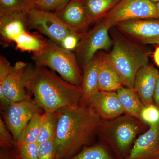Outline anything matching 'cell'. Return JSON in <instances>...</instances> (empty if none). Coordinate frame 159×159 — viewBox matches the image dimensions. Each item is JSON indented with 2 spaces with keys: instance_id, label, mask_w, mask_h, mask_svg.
Returning <instances> with one entry per match:
<instances>
[{
  "instance_id": "cell-1",
  "label": "cell",
  "mask_w": 159,
  "mask_h": 159,
  "mask_svg": "<svg viewBox=\"0 0 159 159\" xmlns=\"http://www.w3.org/2000/svg\"><path fill=\"white\" fill-rule=\"evenodd\" d=\"M56 111L58 123L54 141L59 159H68L92 145L102 120L92 108L81 103Z\"/></svg>"
},
{
  "instance_id": "cell-2",
  "label": "cell",
  "mask_w": 159,
  "mask_h": 159,
  "mask_svg": "<svg viewBox=\"0 0 159 159\" xmlns=\"http://www.w3.org/2000/svg\"><path fill=\"white\" fill-rule=\"evenodd\" d=\"M26 89L44 112L56 111L65 107H75L82 101L81 87L73 85L44 67L28 64Z\"/></svg>"
},
{
  "instance_id": "cell-3",
  "label": "cell",
  "mask_w": 159,
  "mask_h": 159,
  "mask_svg": "<svg viewBox=\"0 0 159 159\" xmlns=\"http://www.w3.org/2000/svg\"><path fill=\"white\" fill-rule=\"evenodd\" d=\"M145 125L140 119L123 114L114 119L102 120L97 135L109 145L118 158L125 159Z\"/></svg>"
},
{
  "instance_id": "cell-4",
  "label": "cell",
  "mask_w": 159,
  "mask_h": 159,
  "mask_svg": "<svg viewBox=\"0 0 159 159\" xmlns=\"http://www.w3.org/2000/svg\"><path fill=\"white\" fill-rule=\"evenodd\" d=\"M112 48L107 57L122 77L123 85L134 89L138 71L148 64L149 53L136 43L122 35L114 34Z\"/></svg>"
},
{
  "instance_id": "cell-5",
  "label": "cell",
  "mask_w": 159,
  "mask_h": 159,
  "mask_svg": "<svg viewBox=\"0 0 159 159\" xmlns=\"http://www.w3.org/2000/svg\"><path fill=\"white\" fill-rule=\"evenodd\" d=\"M31 58L36 65L48 68L71 84L81 87L82 71L73 51L47 39L43 49L33 53Z\"/></svg>"
},
{
  "instance_id": "cell-6",
  "label": "cell",
  "mask_w": 159,
  "mask_h": 159,
  "mask_svg": "<svg viewBox=\"0 0 159 159\" xmlns=\"http://www.w3.org/2000/svg\"><path fill=\"white\" fill-rule=\"evenodd\" d=\"M152 18H159L151 0H120L100 21L110 29L125 21Z\"/></svg>"
},
{
  "instance_id": "cell-7",
  "label": "cell",
  "mask_w": 159,
  "mask_h": 159,
  "mask_svg": "<svg viewBox=\"0 0 159 159\" xmlns=\"http://www.w3.org/2000/svg\"><path fill=\"white\" fill-rule=\"evenodd\" d=\"M29 29H34L61 46L65 38L76 32L66 25L55 13L32 7L27 13Z\"/></svg>"
},
{
  "instance_id": "cell-8",
  "label": "cell",
  "mask_w": 159,
  "mask_h": 159,
  "mask_svg": "<svg viewBox=\"0 0 159 159\" xmlns=\"http://www.w3.org/2000/svg\"><path fill=\"white\" fill-rule=\"evenodd\" d=\"M109 30L107 26L99 21L90 31L86 32L75 51L80 67L82 68L88 63L100 50L106 51L113 46Z\"/></svg>"
},
{
  "instance_id": "cell-9",
  "label": "cell",
  "mask_w": 159,
  "mask_h": 159,
  "mask_svg": "<svg viewBox=\"0 0 159 159\" xmlns=\"http://www.w3.org/2000/svg\"><path fill=\"white\" fill-rule=\"evenodd\" d=\"M43 111L31 97L11 105L1 108V115L11 133L16 146L18 140L29 120L34 114Z\"/></svg>"
},
{
  "instance_id": "cell-10",
  "label": "cell",
  "mask_w": 159,
  "mask_h": 159,
  "mask_svg": "<svg viewBox=\"0 0 159 159\" xmlns=\"http://www.w3.org/2000/svg\"><path fill=\"white\" fill-rule=\"evenodd\" d=\"M116 27L122 34L142 44L159 43V19L129 20Z\"/></svg>"
},
{
  "instance_id": "cell-11",
  "label": "cell",
  "mask_w": 159,
  "mask_h": 159,
  "mask_svg": "<svg viewBox=\"0 0 159 159\" xmlns=\"http://www.w3.org/2000/svg\"><path fill=\"white\" fill-rule=\"evenodd\" d=\"M28 64L23 61H17L12 66L10 74L0 83V89L11 102H18L30 97L26 90V70Z\"/></svg>"
},
{
  "instance_id": "cell-12",
  "label": "cell",
  "mask_w": 159,
  "mask_h": 159,
  "mask_svg": "<svg viewBox=\"0 0 159 159\" xmlns=\"http://www.w3.org/2000/svg\"><path fill=\"white\" fill-rule=\"evenodd\" d=\"M125 159H159V125L149 127L136 139Z\"/></svg>"
},
{
  "instance_id": "cell-13",
  "label": "cell",
  "mask_w": 159,
  "mask_h": 159,
  "mask_svg": "<svg viewBox=\"0 0 159 159\" xmlns=\"http://www.w3.org/2000/svg\"><path fill=\"white\" fill-rule=\"evenodd\" d=\"M16 10L0 14V33L5 44L14 42L29 29L28 10Z\"/></svg>"
},
{
  "instance_id": "cell-14",
  "label": "cell",
  "mask_w": 159,
  "mask_h": 159,
  "mask_svg": "<svg viewBox=\"0 0 159 159\" xmlns=\"http://www.w3.org/2000/svg\"><path fill=\"white\" fill-rule=\"evenodd\" d=\"M102 120L114 119L125 114L116 92L99 91L88 105Z\"/></svg>"
},
{
  "instance_id": "cell-15",
  "label": "cell",
  "mask_w": 159,
  "mask_h": 159,
  "mask_svg": "<svg viewBox=\"0 0 159 159\" xmlns=\"http://www.w3.org/2000/svg\"><path fill=\"white\" fill-rule=\"evenodd\" d=\"M55 13L66 25L76 32H85V29L92 24L86 12L84 0L70 1Z\"/></svg>"
},
{
  "instance_id": "cell-16",
  "label": "cell",
  "mask_w": 159,
  "mask_h": 159,
  "mask_svg": "<svg viewBox=\"0 0 159 159\" xmlns=\"http://www.w3.org/2000/svg\"><path fill=\"white\" fill-rule=\"evenodd\" d=\"M159 74L157 69L148 64L141 68L136 75L134 89L145 106L154 104V93Z\"/></svg>"
},
{
  "instance_id": "cell-17",
  "label": "cell",
  "mask_w": 159,
  "mask_h": 159,
  "mask_svg": "<svg viewBox=\"0 0 159 159\" xmlns=\"http://www.w3.org/2000/svg\"><path fill=\"white\" fill-rule=\"evenodd\" d=\"M100 56L97 52L93 58L82 67V83L81 87L83 92L81 103L88 105L92 97L99 92L98 77Z\"/></svg>"
},
{
  "instance_id": "cell-18",
  "label": "cell",
  "mask_w": 159,
  "mask_h": 159,
  "mask_svg": "<svg viewBox=\"0 0 159 159\" xmlns=\"http://www.w3.org/2000/svg\"><path fill=\"white\" fill-rule=\"evenodd\" d=\"M99 52L100 56L98 77L99 91L116 92L123 86L122 77L111 63L107 54Z\"/></svg>"
},
{
  "instance_id": "cell-19",
  "label": "cell",
  "mask_w": 159,
  "mask_h": 159,
  "mask_svg": "<svg viewBox=\"0 0 159 159\" xmlns=\"http://www.w3.org/2000/svg\"><path fill=\"white\" fill-rule=\"evenodd\" d=\"M116 92L125 114L141 120V112L145 105L134 89L122 86Z\"/></svg>"
},
{
  "instance_id": "cell-20",
  "label": "cell",
  "mask_w": 159,
  "mask_h": 159,
  "mask_svg": "<svg viewBox=\"0 0 159 159\" xmlns=\"http://www.w3.org/2000/svg\"><path fill=\"white\" fill-rule=\"evenodd\" d=\"M120 0H84L86 12L91 23L103 18Z\"/></svg>"
},
{
  "instance_id": "cell-21",
  "label": "cell",
  "mask_w": 159,
  "mask_h": 159,
  "mask_svg": "<svg viewBox=\"0 0 159 159\" xmlns=\"http://www.w3.org/2000/svg\"><path fill=\"white\" fill-rule=\"evenodd\" d=\"M47 40L38 33H30L28 31L20 35L14 43L16 50L35 53L43 49Z\"/></svg>"
},
{
  "instance_id": "cell-22",
  "label": "cell",
  "mask_w": 159,
  "mask_h": 159,
  "mask_svg": "<svg viewBox=\"0 0 159 159\" xmlns=\"http://www.w3.org/2000/svg\"><path fill=\"white\" fill-rule=\"evenodd\" d=\"M43 113L37 112L31 117L19 138L16 146L37 142L42 122Z\"/></svg>"
},
{
  "instance_id": "cell-23",
  "label": "cell",
  "mask_w": 159,
  "mask_h": 159,
  "mask_svg": "<svg viewBox=\"0 0 159 159\" xmlns=\"http://www.w3.org/2000/svg\"><path fill=\"white\" fill-rule=\"evenodd\" d=\"M58 116L56 111L44 112L37 143L38 145L54 139L57 130Z\"/></svg>"
},
{
  "instance_id": "cell-24",
  "label": "cell",
  "mask_w": 159,
  "mask_h": 159,
  "mask_svg": "<svg viewBox=\"0 0 159 159\" xmlns=\"http://www.w3.org/2000/svg\"><path fill=\"white\" fill-rule=\"evenodd\" d=\"M67 159H114L107 148L101 143L84 147L74 156Z\"/></svg>"
},
{
  "instance_id": "cell-25",
  "label": "cell",
  "mask_w": 159,
  "mask_h": 159,
  "mask_svg": "<svg viewBox=\"0 0 159 159\" xmlns=\"http://www.w3.org/2000/svg\"><path fill=\"white\" fill-rule=\"evenodd\" d=\"M33 7L30 0H0V14L29 9Z\"/></svg>"
},
{
  "instance_id": "cell-26",
  "label": "cell",
  "mask_w": 159,
  "mask_h": 159,
  "mask_svg": "<svg viewBox=\"0 0 159 159\" xmlns=\"http://www.w3.org/2000/svg\"><path fill=\"white\" fill-rule=\"evenodd\" d=\"M141 120L151 126L159 125V107L154 104L145 106L141 112Z\"/></svg>"
},
{
  "instance_id": "cell-27",
  "label": "cell",
  "mask_w": 159,
  "mask_h": 159,
  "mask_svg": "<svg viewBox=\"0 0 159 159\" xmlns=\"http://www.w3.org/2000/svg\"><path fill=\"white\" fill-rule=\"evenodd\" d=\"M39 159H59L54 139L38 145Z\"/></svg>"
},
{
  "instance_id": "cell-28",
  "label": "cell",
  "mask_w": 159,
  "mask_h": 159,
  "mask_svg": "<svg viewBox=\"0 0 159 159\" xmlns=\"http://www.w3.org/2000/svg\"><path fill=\"white\" fill-rule=\"evenodd\" d=\"M20 159H39L37 142L22 144L16 146Z\"/></svg>"
},
{
  "instance_id": "cell-29",
  "label": "cell",
  "mask_w": 159,
  "mask_h": 159,
  "mask_svg": "<svg viewBox=\"0 0 159 159\" xmlns=\"http://www.w3.org/2000/svg\"><path fill=\"white\" fill-rule=\"evenodd\" d=\"M70 0H39L34 5V7L43 11H57L69 2Z\"/></svg>"
},
{
  "instance_id": "cell-30",
  "label": "cell",
  "mask_w": 159,
  "mask_h": 159,
  "mask_svg": "<svg viewBox=\"0 0 159 159\" xmlns=\"http://www.w3.org/2000/svg\"><path fill=\"white\" fill-rule=\"evenodd\" d=\"M15 147L16 144L13 137L1 117L0 118V148Z\"/></svg>"
},
{
  "instance_id": "cell-31",
  "label": "cell",
  "mask_w": 159,
  "mask_h": 159,
  "mask_svg": "<svg viewBox=\"0 0 159 159\" xmlns=\"http://www.w3.org/2000/svg\"><path fill=\"white\" fill-rule=\"evenodd\" d=\"M86 32L85 31L68 35L63 40L60 46L69 51H75L78 46L80 40L85 34Z\"/></svg>"
},
{
  "instance_id": "cell-32",
  "label": "cell",
  "mask_w": 159,
  "mask_h": 159,
  "mask_svg": "<svg viewBox=\"0 0 159 159\" xmlns=\"http://www.w3.org/2000/svg\"><path fill=\"white\" fill-rule=\"evenodd\" d=\"M12 69V66L8 59L3 55L0 56V83L2 82Z\"/></svg>"
},
{
  "instance_id": "cell-33",
  "label": "cell",
  "mask_w": 159,
  "mask_h": 159,
  "mask_svg": "<svg viewBox=\"0 0 159 159\" xmlns=\"http://www.w3.org/2000/svg\"><path fill=\"white\" fill-rule=\"evenodd\" d=\"M0 159H20L16 147L0 148Z\"/></svg>"
},
{
  "instance_id": "cell-34",
  "label": "cell",
  "mask_w": 159,
  "mask_h": 159,
  "mask_svg": "<svg viewBox=\"0 0 159 159\" xmlns=\"http://www.w3.org/2000/svg\"><path fill=\"white\" fill-rule=\"evenodd\" d=\"M13 102H11L6 96L4 91L2 89H0V103L1 108L7 107L11 105Z\"/></svg>"
},
{
  "instance_id": "cell-35",
  "label": "cell",
  "mask_w": 159,
  "mask_h": 159,
  "mask_svg": "<svg viewBox=\"0 0 159 159\" xmlns=\"http://www.w3.org/2000/svg\"><path fill=\"white\" fill-rule=\"evenodd\" d=\"M154 104L159 107V74L157 77L153 97Z\"/></svg>"
},
{
  "instance_id": "cell-36",
  "label": "cell",
  "mask_w": 159,
  "mask_h": 159,
  "mask_svg": "<svg viewBox=\"0 0 159 159\" xmlns=\"http://www.w3.org/2000/svg\"><path fill=\"white\" fill-rule=\"evenodd\" d=\"M153 60L155 63L159 67V46L156 48L153 54Z\"/></svg>"
},
{
  "instance_id": "cell-37",
  "label": "cell",
  "mask_w": 159,
  "mask_h": 159,
  "mask_svg": "<svg viewBox=\"0 0 159 159\" xmlns=\"http://www.w3.org/2000/svg\"><path fill=\"white\" fill-rule=\"evenodd\" d=\"M156 6L157 11L158 14L159 18V2L155 3Z\"/></svg>"
},
{
  "instance_id": "cell-38",
  "label": "cell",
  "mask_w": 159,
  "mask_h": 159,
  "mask_svg": "<svg viewBox=\"0 0 159 159\" xmlns=\"http://www.w3.org/2000/svg\"><path fill=\"white\" fill-rule=\"evenodd\" d=\"M30 1L31 2V4L33 5V6H34V4L38 2L39 1V0H30Z\"/></svg>"
},
{
  "instance_id": "cell-39",
  "label": "cell",
  "mask_w": 159,
  "mask_h": 159,
  "mask_svg": "<svg viewBox=\"0 0 159 159\" xmlns=\"http://www.w3.org/2000/svg\"><path fill=\"white\" fill-rule=\"evenodd\" d=\"M151 1L155 3L157 2H159V0H151Z\"/></svg>"
},
{
  "instance_id": "cell-40",
  "label": "cell",
  "mask_w": 159,
  "mask_h": 159,
  "mask_svg": "<svg viewBox=\"0 0 159 159\" xmlns=\"http://www.w3.org/2000/svg\"><path fill=\"white\" fill-rule=\"evenodd\" d=\"M74 1V0H70V1Z\"/></svg>"
}]
</instances>
